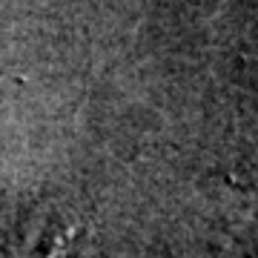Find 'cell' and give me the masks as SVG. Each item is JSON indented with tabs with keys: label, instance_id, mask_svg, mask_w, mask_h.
<instances>
[{
	"label": "cell",
	"instance_id": "obj_1",
	"mask_svg": "<svg viewBox=\"0 0 258 258\" xmlns=\"http://www.w3.org/2000/svg\"><path fill=\"white\" fill-rule=\"evenodd\" d=\"M78 235L81 230L72 210L60 204H43L20 224L12 258H75Z\"/></svg>",
	"mask_w": 258,
	"mask_h": 258
}]
</instances>
